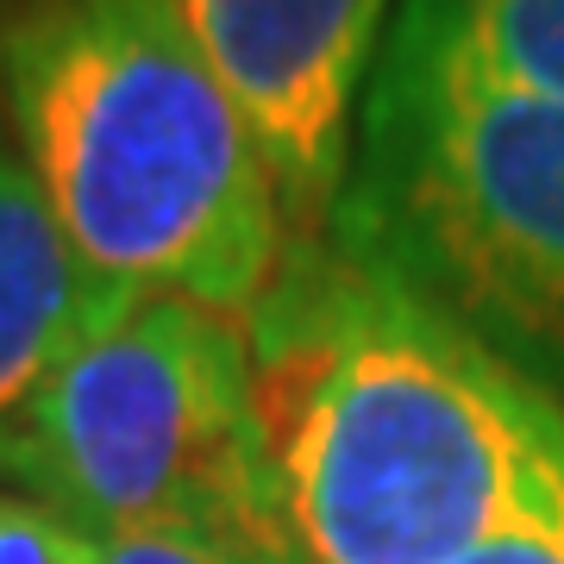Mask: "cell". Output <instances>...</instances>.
Instances as JSON below:
<instances>
[{"mask_svg":"<svg viewBox=\"0 0 564 564\" xmlns=\"http://www.w3.org/2000/svg\"><path fill=\"white\" fill-rule=\"evenodd\" d=\"M245 345L302 564H452L564 521V408L339 239H289Z\"/></svg>","mask_w":564,"mask_h":564,"instance_id":"6da1fadb","label":"cell"},{"mask_svg":"<svg viewBox=\"0 0 564 564\" xmlns=\"http://www.w3.org/2000/svg\"><path fill=\"white\" fill-rule=\"evenodd\" d=\"M0 107L95 270L226 321L263 302L289 220L176 0H7Z\"/></svg>","mask_w":564,"mask_h":564,"instance_id":"7a4b0ae2","label":"cell"},{"mask_svg":"<svg viewBox=\"0 0 564 564\" xmlns=\"http://www.w3.org/2000/svg\"><path fill=\"white\" fill-rule=\"evenodd\" d=\"M326 239L489 345L564 339V101L484 76L402 7Z\"/></svg>","mask_w":564,"mask_h":564,"instance_id":"3957f363","label":"cell"},{"mask_svg":"<svg viewBox=\"0 0 564 564\" xmlns=\"http://www.w3.org/2000/svg\"><path fill=\"white\" fill-rule=\"evenodd\" d=\"M0 477L88 540L289 533L245 326L176 295H144L0 421Z\"/></svg>","mask_w":564,"mask_h":564,"instance_id":"277c9868","label":"cell"},{"mask_svg":"<svg viewBox=\"0 0 564 564\" xmlns=\"http://www.w3.org/2000/svg\"><path fill=\"white\" fill-rule=\"evenodd\" d=\"M176 7L270 163L289 239H321L351 170L358 101L383 57L389 0H176Z\"/></svg>","mask_w":564,"mask_h":564,"instance_id":"5b68a950","label":"cell"},{"mask_svg":"<svg viewBox=\"0 0 564 564\" xmlns=\"http://www.w3.org/2000/svg\"><path fill=\"white\" fill-rule=\"evenodd\" d=\"M144 295L88 263L0 126V421Z\"/></svg>","mask_w":564,"mask_h":564,"instance_id":"8992f818","label":"cell"},{"mask_svg":"<svg viewBox=\"0 0 564 564\" xmlns=\"http://www.w3.org/2000/svg\"><path fill=\"white\" fill-rule=\"evenodd\" d=\"M484 76L564 101V0H408Z\"/></svg>","mask_w":564,"mask_h":564,"instance_id":"52a82bcc","label":"cell"},{"mask_svg":"<svg viewBox=\"0 0 564 564\" xmlns=\"http://www.w3.org/2000/svg\"><path fill=\"white\" fill-rule=\"evenodd\" d=\"M101 564H302L289 533L263 527H158V533H120L95 540Z\"/></svg>","mask_w":564,"mask_h":564,"instance_id":"ba28073f","label":"cell"},{"mask_svg":"<svg viewBox=\"0 0 564 564\" xmlns=\"http://www.w3.org/2000/svg\"><path fill=\"white\" fill-rule=\"evenodd\" d=\"M0 564H101L95 540L25 496H0Z\"/></svg>","mask_w":564,"mask_h":564,"instance_id":"9c48e42d","label":"cell"},{"mask_svg":"<svg viewBox=\"0 0 564 564\" xmlns=\"http://www.w3.org/2000/svg\"><path fill=\"white\" fill-rule=\"evenodd\" d=\"M452 564H564V521L558 527H514L502 540H484Z\"/></svg>","mask_w":564,"mask_h":564,"instance_id":"30bf717a","label":"cell"}]
</instances>
